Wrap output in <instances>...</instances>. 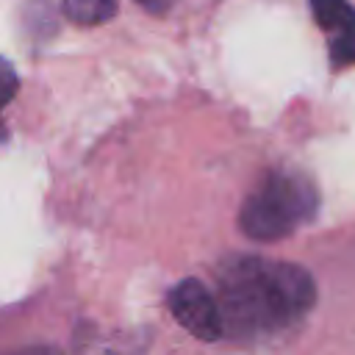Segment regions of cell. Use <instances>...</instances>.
<instances>
[{"label": "cell", "instance_id": "obj_1", "mask_svg": "<svg viewBox=\"0 0 355 355\" xmlns=\"http://www.w3.org/2000/svg\"><path fill=\"white\" fill-rule=\"evenodd\" d=\"M225 333L263 336L300 322L316 302L311 275L294 263L252 255L227 258L216 272Z\"/></svg>", "mask_w": 355, "mask_h": 355}, {"label": "cell", "instance_id": "obj_2", "mask_svg": "<svg viewBox=\"0 0 355 355\" xmlns=\"http://www.w3.org/2000/svg\"><path fill=\"white\" fill-rule=\"evenodd\" d=\"M319 194L297 172H269L244 200L239 227L255 241H277L316 216Z\"/></svg>", "mask_w": 355, "mask_h": 355}, {"label": "cell", "instance_id": "obj_3", "mask_svg": "<svg viewBox=\"0 0 355 355\" xmlns=\"http://www.w3.org/2000/svg\"><path fill=\"white\" fill-rule=\"evenodd\" d=\"M169 311L172 316L197 338L202 341H216L225 327H222V313H219V302L216 297L205 288V283H200L197 277H186L180 280L172 291H169Z\"/></svg>", "mask_w": 355, "mask_h": 355}, {"label": "cell", "instance_id": "obj_4", "mask_svg": "<svg viewBox=\"0 0 355 355\" xmlns=\"http://www.w3.org/2000/svg\"><path fill=\"white\" fill-rule=\"evenodd\" d=\"M319 28L330 36V53L336 64H355V11L347 0H311Z\"/></svg>", "mask_w": 355, "mask_h": 355}, {"label": "cell", "instance_id": "obj_5", "mask_svg": "<svg viewBox=\"0 0 355 355\" xmlns=\"http://www.w3.org/2000/svg\"><path fill=\"white\" fill-rule=\"evenodd\" d=\"M119 8V0H64V14L83 28L108 22Z\"/></svg>", "mask_w": 355, "mask_h": 355}, {"label": "cell", "instance_id": "obj_6", "mask_svg": "<svg viewBox=\"0 0 355 355\" xmlns=\"http://www.w3.org/2000/svg\"><path fill=\"white\" fill-rule=\"evenodd\" d=\"M17 89H19V80H17L14 67H11L6 58H0V114H3V108L17 97Z\"/></svg>", "mask_w": 355, "mask_h": 355}, {"label": "cell", "instance_id": "obj_7", "mask_svg": "<svg viewBox=\"0 0 355 355\" xmlns=\"http://www.w3.org/2000/svg\"><path fill=\"white\" fill-rule=\"evenodd\" d=\"M139 6H144L150 14H164L169 6H172V0H136Z\"/></svg>", "mask_w": 355, "mask_h": 355}, {"label": "cell", "instance_id": "obj_8", "mask_svg": "<svg viewBox=\"0 0 355 355\" xmlns=\"http://www.w3.org/2000/svg\"><path fill=\"white\" fill-rule=\"evenodd\" d=\"M14 355H61L55 347H28V349H19Z\"/></svg>", "mask_w": 355, "mask_h": 355}]
</instances>
